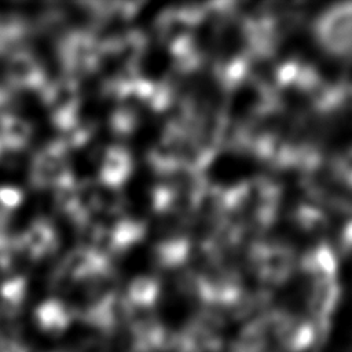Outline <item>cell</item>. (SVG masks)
<instances>
[{
	"mask_svg": "<svg viewBox=\"0 0 352 352\" xmlns=\"http://www.w3.org/2000/svg\"><path fill=\"white\" fill-rule=\"evenodd\" d=\"M55 234L45 221H36L22 235V246L32 257H43L52 250Z\"/></svg>",
	"mask_w": 352,
	"mask_h": 352,
	"instance_id": "obj_1",
	"label": "cell"
},
{
	"mask_svg": "<svg viewBox=\"0 0 352 352\" xmlns=\"http://www.w3.org/2000/svg\"><path fill=\"white\" fill-rule=\"evenodd\" d=\"M77 89L70 81H60L55 84L48 94V103L54 110L55 118L63 121L73 117L77 107Z\"/></svg>",
	"mask_w": 352,
	"mask_h": 352,
	"instance_id": "obj_2",
	"label": "cell"
},
{
	"mask_svg": "<svg viewBox=\"0 0 352 352\" xmlns=\"http://www.w3.org/2000/svg\"><path fill=\"white\" fill-rule=\"evenodd\" d=\"M12 82L21 88H34L41 82V70L30 55L18 54L12 56L8 66Z\"/></svg>",
	"mask_w": 352,
	"mask_h": 352,
	"instance_id": "obj_3",
	"label": "cell"
},
{
	"mask_svg": "<svg viewBox=\"0 0 352 352\" xmlns=\"http://www.w3.org/2000/svg\"><path fill=\"white\" fill-rule=\"evenodd\" d=\"M32 128L30 125L15 116H6L0 121V143L11 148L23 147L30 139Z\"/></svg>",
	"mask_w": 352,
	"mask_h": 352,
	"instance_id": "obj_4",
	"label": "cell"
},
{
	"mask_svg": "<svg viewBox=\"0 0 352 352\" xmlns=\"http://www.w3.org/2000/svg\"><path fill=\"white\" fill-rule=\"evenodd\" d=\"M312 344V331L309 327L301 326L290 329L280 341L282 352H302Z\"/></svg>",
	"mask_w": 352,
	"mask_h": 352,
	"instance_id": "obj_5",
	"label": "cell"
},
{
	"mask_svg": "<svg viewBox=\"0 0 352 352\" xmlns=\"http://www.w3.org/2000/svg\"><path fill=\"white\" fill-rule=\"evenodd\" d=\"M94 263L95 257L85 249H81L72 252L67 256V258L65 260V268L74 278H84L92 271Z\"/></svg>",
	"mask_w": 352,
	"mask_h": 352,
	"instance_id": "obj_6",
	"label": "cell"
},
{
	"mask_svg": "<svg viewBox=\"0 0 352 352\" xmlns=\"http://www.w3.org/2000/svg\"><path fill=\"white\" fill-rule=\"evenodd\" d=\"M89 44L87 43V37H76L67 44L66 56L67 60L74 65L73 67L85 69L89 60Z\"/></svg>",
	"mask_w": 352,
	"mask_h": 352,
	"instance_id": "obj_7",
	"label": "cell"
},
{
	"mask_svg": "<svg viewBox=\"0 0 352 352\" xmlns=\"http://www.w3.org/2000/svg\"><path fill=\"white\" fill-rule=\"evenodd\" d=\"M23 201V194L18 187L0 186V217L15 212Z\"/></svg>",
	"mask_w": 352,
	"mask_h": 352,
	"instance_id": "obj_8",
	"label": "cell"
},
{
	"mask_svg": "<svg viewBox=\"0 0 352 352\" xmlns=\"http://www.w3.org/2000/svg\"><path fill=\"white\" fill-rule=\"evenodd\" d=\"M0 146H1V144H0Z\"/></svg>",
	"mask_w": 352,
	"mask_h": 352,
	"instance_id": "obj_9",
	"label": "cell"
}]
</instances>
